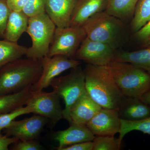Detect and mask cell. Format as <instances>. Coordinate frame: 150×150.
Returning a JSON list of instances; mask_svg holds the SVG:
<instances>
[{"label": "cell", "instance_id": "cell-6", "mask_svg": "<svg viewBox=\"0 0 150 150\" xmlns=\"http://www.w3.org/2000/svg\"><path fill=\"white\" fill-rule=\"evenodd\" d=\"M56 28L46 13L29 18L26 32L31 38L32 45L28 48L25 56L41 59L47 56Z\"/></svg>", "mask_w": 150, "mask_h": 150}, {"label": "cell", "instance_id": "cell-2", "mask_svg": "<svg viewBox=\"0 0 150 150\" xmlns=\"http://www.w3.org/2000/svg\"><path fill=\"white\" fill-rule=\"evenodd\" d=\"M42 71L41 59H20L0 68V95L33 86Z\"/></svg>", "mask_w": 150, "mask_h": 150}, {"label": "cell", "instance_id": "cell-15", "mask_svg": "<svg viewBox=\"0 0 150 150\" xmlns=\"http://www.w3.org/2000/svg\"><path fill=\"white\" fill-rule=\"evenodd\" d=\"M102 108L86 91L70 110L69 123L86 125Z\"/></svg>", "mask_w": 150, "mask_h": 150}, {"label": "cell", "instance_id": "cell-27", "mask_svg": "<svg viewBox=\"0 0 150 150\" xmlns=\"http://www.w3.org/2000/svg\"><path fill=\"white\" fill-rule=\"evenodd\" d=\"M46 0H28L22 11L28 18L33 17L46 12Z\"/></svg>", "mask_w": 150, "mask_h": 150}, {"label": "cell", "instance_id": "cell-5", "mask_svg": "<svg viewBox=\"0 0 150 150\" xmlns=\"http://www.w3.org/2000/svg\"><path fill=\"white\" fill-rule=\"evenodd\" d=\"M50 86L64 100L63 118L69 122L70 110L86 91L83 70L80 65L73 68L68 74L54 79Z\"/></svg>", "mask_w": 150, "mask_h": 150}, {"label": "cell", "instance_id": "cell-21", "mask_svg": "<svg viewBox=\"0 0 150 150\" xmlns=\"http://www.w3.org/2000/svg\"><path fill=\"white\" fill-rule=\"evenodd\" d=\"M139 0H107L105 11L122 21L134 16Z\"/></svg>", "mask_w": 150, "mask_h": 150}, {"label": "cell", "instance_id": "cell-22", "mask_svg": "<svg viewBox=\"0 0 150 150\" xmlns=\"http://www.w3.org/2000/svg\"><path fill=\"white\" fill-rule=\"evenodd\" d=\"M114 61L131 63L150 75V47L139 51L117 53Z\"/></svg>", "mask_w": 150, "mask_h": 150}, {"label": "cell", "instance_id": "cell-34", "mask_svg": "<svg viewBox=\"0 0 150 150\" xmlns=\"http://www.w3.org/2000/svg\"><path fill=\"white\" fill-rule=\"evenodd\" d=\"M140 98L146 104L150 105V90L143 94Z\"/></svg>", "mask_w": 150, "mask_h": 150}, {"label": "cell", "instance_id": "cell-33", "mask_svg": "<svg viewBox=\"0 0 150 150\" xmlns=\"http://www.w3.org/2000/svg\"><path fill=\"white\" fill-rule=\"evenodd\" d=\"M135 33L138 39L147 41L150 35V21Z\"/></svg>", "mask_w": 150, "mask_h": 150}, {"label": "cell", "instance_id": "cell-36", "mask_svg": "<svg viewBox=\"0 0 150 150\" xmlns=\"http://www.w3.org/2000/svg\"></svg>", "mask_w": 150, "mask_h": 150}, {"label": "cell", "instance_id": "cell-19", "mask_svg": "<svg viewBox=\"0 0 150 150\" xmlns=\"http://www.w3.org/2000/svg\"><path fill=\"white\" fill-rule=\"evenodd\" d=\"M33 91L32 86L13 93L0 95V114L25 105Z\"/></svg>", "mask_w": 150, "mask_h": 150}, {"label": "cell", "instance_id": "cell-35", "mask_svg": "<svg viewBox=\"0 0 150 150\" xmlns=\"http://www.w3.org/2000/svg\"><path fill=\"white\" fill-rule=\"evenodd\" d=\"M147 41L148 42V44H149V45H150V35L149 36V38H148Z\"/></svg>", "mask_w": 150, "mask_h": 150}, {"label": "cell", "instance_id": "cell-14", "mask_svg": "<svg viewBox=\"0 0 150 150\" xmlns=\"http://www.w3.org/2000/svg\"><path fill=\"white\" fill-rule=\"evenodd\" d=\"M95 137L86 125L74 123L71 124L68 129L56 131L54 134V139L59 143L58 150L81 142H92Z\"/></svg>", "mask_w": 150, "mask_h": 150}, {"label": "cell", "instance_id": "cell-12", "mask_svg": "<svg viewBox=\"0 0 150 150\" xmlns=\"http://www.w3.org/2000/svg\"><path fill=\"white\" fill-rule=\"evenodd\" d=\"M86 126L96 137L115 136L121 129L118 109L101 108Z\"/></svg>", "mask_w": 150, "mask_h": 150}, {"label": "cell", "instance_id": "cell-26", "mask_svg": "<svg viewBox=\"0 0 150 150\" xmlns=\"http://www.w3.org/2000/svg\"><path fill=\"white\" fill-rule=\"evenodd\" d=\"M30 113H33L32 109L25 105L18 108L10 112L0 114V131L8 127L19 116Z\"/></svg>", "mask_w": 150, "mask_h": 150}, {"label": "cell", "instance_id": "cell-20", "mask_svg": "<svg viewBox=\"0 0 150 150\" xmlns=\"http://www.w3.org/2000/svg\"><path fill=\"white\" fill-rule=\"evenodd\" d=\"M28 48L17 42L0 40V68L26 55Z\"/></svg>", "mask_w": 150, "mask_h": 150}, {"label": "cell", "instance_id": "cell-18", "mask_svg": "<svg viewBox=\"0 0 150 150\" xmlns=\"http://www.w3.org/2000/svg\"><path fill=\"white\" fill-rule=\"evenodd\" d=\"M28 20L29 18L22 11H11L3 38L8 41L17 42L22 34L26 32Z\"/></svg>", "mask_w": 150, "mask_h": 150}, {"label": "cell", "instance_id": "cell-13", "mask_svg": "<svg viewBox=\"0 0 150 150\" xmlns=\"http://www.w3.org/2000/svg\"><path fill=\"white\" fill-rule=\"evenodd\" d=\"M77 0H46V12L56 27H70Z\"/></svg>", "mask_w": 150, "mask_h": 150}, {"label": "cell", "instance_id": "cell-11", "mask_svg": "<svg viewBox=\"0 0 150 150\" xmlns=\"http://www.w3.org/2000/svg\"><path fill=\"white\" fill-rule=\"evenodd\" d=\"M49 119L35 114L20 121H14L3 130L7 136L19 140H36L40 136Z\"/></svg>", "mask_w": 150, "mask_h": 150}, {"label": "cell", "instance_id": "cell-17", "mask_svg": "<svg viewBox=\"0 0 150 150\" xmlns=\"http://www.w3.org/2000/svg\"><path fill=\"white\" fill-rule=\"evenodd\" d=\"M118 112L121 119L140 121L149 117L150 105L140 98L123 96Z\"/></svg>", "mask_w": 150, "mask_h": 150}, {"label": "cell", "instance_id": "cell-31", "mask_svg": "<svg viewBox=\"0 0 150 150\" xmlns=\"http://www.w3.org/2000/svg\"><path fill=\"white\" fill-rule=\"evenodd\" d=\"M93 142H81L62 148L60 150H93Z\"/></svg>", "mask_w": 150, "mask_h": 150}, {"label": "cell", "instance_id": "cell-7", "mask_svg": "<svg viewBox=\"0 0 150 150\" xmlns=\"http://www.w3.org/2000/svg\"><path fill=\"white\" fill-rule=\"evenodd\" d=\"M86 37L82 26L56 27L47 56L50 57L61 55L74 59L78 48Z\"/></svg>", "mask_w": 150, "mask_h": 150}, {"label": "cell", "instance_id": "cell-1", "mask_svg": "<svg viewBox=\"0 0 150 150\" xmlns=\"http://www.w3.org/2000/svg\"><path fill=\"white\" fill-rule=\"evenodd\" d=\"M86 89L102 108L118 109L123 96L108 66L87 64L83 69Z\"/></svg>", "mask_w": 150, "mask_h": 150}, {"label": "cell", "instance_id": "cell-30", "mask_svg": "<svg viewBox=\"0 0 150 150\" xmlns=\"http://www.w3.org/2000/svg\"><path fill=\"white\" fill-rule=\"evenodd\" d=\"M18 139L15 137H8L6 135H3L0 131V150H8L9 147L16 143Z\"/></svg>", "mask_w": 150, "mask_h": 150}, {"label": "cell", "instance_id": "cell-4", "mask_svg": "<svg viewBox=\"0 0 150 150\" xmlns=\"http://www.w3.org/2000/svg\"><path fill=\"white\" fill-rule=\"evenodd\" d=\"M124 96L140 98L150 90V75L131 63L113 61L108 65Z\"/></svg>", "mask_w": 150, "mask_h": 150}, {"label": "cell", "instance_id": "cell-29", "mask_svg": "<svg viewBox=\"0 0 150 150\" xmlns=\"http://www.w3.org/2000/svg\"><path fill=\"white\" fill-rule=\"evenodd\" d=\"M11 10L6 0H0V38H4L7 22Z\"/></svg>", "mask_w": 150, "mask_h": 150}, {"label": "cell", "instance_id": "cell-25", "mask_svg": "<svg viewBox=\"0 0 150 150\" xmlns=\"http://www.w3.org/2000/svg\"><path fill=\"white\" fill-rule=\"evenodd\" d=\"M122 141L114 136H97L93 141V150H119Z\"/></svg>", "mask_w": 150, "mask_h": 150}, {"label": "cell", "instance_id": "cell-3", "mask_svg": "<svg viewBox=\"0 0 150 150\" xmlns=\"http://www.w3.org/2000/svg\"><path fill=\"white\" fill-rule=\"evenodd\" d=\"M82 27L90 39L109 44L116 49L127 39V28L123 21L105 11L91 17Z\"/></svg>", "mask_w": 150, "mask_h": 150}, {"label": "cell", "instance_id": "cell-8", "mask_svg": "<svg viewBox=\"0 0 150 150\" xmlns=\"http://www.w3.org/2000/svg\"><path fill=\"white\" fill-rule=\"evenodd\" d=\"M114 47L86 37L78 48L74 59L94 66H107L114 61L117 53Z\"/></svg>", "mask_w": 150, "mask_h": 150}, {"label": "cell", "instance_id": "cell-16", "mask_svg": "<svg viewBox=\"0 0 150 150\" xmlns=\"http://www.w3.org/2000/svg\"><path fill=\"white\" fill-rule=\"evenodd\" d=\"M107 0H77L70 26L81 27L91 17L106 9Z\"/></svg>", "mask_w": 150, "mask_h": 150}, {"label": "cell", "instance_id": "cell-10", "mask_svg": "<svg viewBox=\"0 0 150 150\" xmlns=\"http://www.w3.org/2000/svg\"><path fill=\"white\" fill-rule=\"evenodd\" d=\"M41 60L42 73L37 82L32 86L33 91L47 88L51 81L62 73L81 64L79 60L61 55L50 57L46 56Z\"/></svg>", "mask_w": 150, "mask_h": 150}, {"label": "cell", "instance_id": "cell-9", "mask_svg": "<svg viewBox=\"0 0 150 150\" xmlns=\"http://www.w3.org/2000/svg\"><path fill=\"white\" fill-rule=\"evenodd\" d=\"M59 95L55 92L33 91L25 105L30 108L33 113L46 117L54 123L63 118V109Z\"/></svg>", "mask_w": 150, "mask_h": 150}, {"label": "cell", "instance_id": "cell-23", "mask_svg": "<svg viewBox=\"0 0 150 150\" xmlns=\"http://www.w3.org/2000/svg\"><path fill=\"white\" fill-rule=\"evenodd\" d=\"M150 21V0H139L131 23L132 30L136 33Z\"/></svg>", "mask_w": 150, "mask_h": 150}, {"label": "cell", "instance_id": "cell-28", "mask_svg": "<svg viewBox=\"0 0 150 150\" xmlns=\"http://www.w3.org/2000/svg\"><path fill=\"white\" fill-rule=\"evenodd\" d=\"M11 149L13 150H41L43 147L35 140H18L13 144Z\"/></svg>", "mask_w": 150, "mask_h": 150}, {"label": "cell", "instance_id": "cell-24", "mask_svg": "<svg viewBox=\"0 0 150 150\" xmlns=\"http://www.w3.org/2000/svg\"><path fill=\"white\" fill-rule=\"evenodd\" d=\"M133 131H138L150 135V116L143 120L131 121L121 119L118 138L122 141L126 135Z\"/></svg>", "mask_w": 150, "mask_h": 150}, {"label": "cell", "instance_id": "cell-32", "mask_svg": "<svg viewBox=\"0 0 150 150\" xmlns=\"http://www.w3.org/2000/svg\"><path fill=\"white\" fill-rule=\"evenodd\" d=\"M28 0H6L9 8L11 11H21Z\"/></svg>", "mask_w": 150, "mask_h": 150}]
</instances>
